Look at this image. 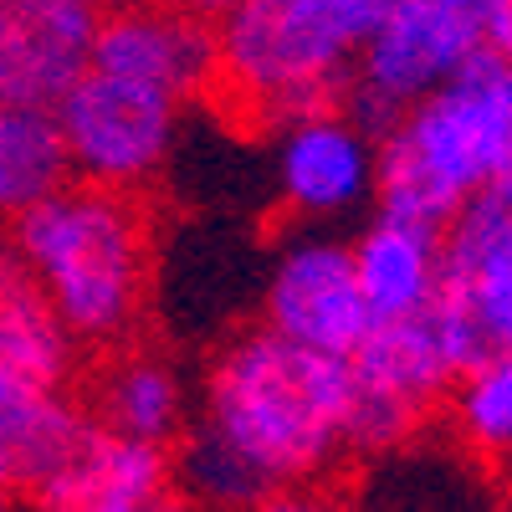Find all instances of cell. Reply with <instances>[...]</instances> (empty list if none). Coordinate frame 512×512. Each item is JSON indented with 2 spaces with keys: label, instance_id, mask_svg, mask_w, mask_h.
<instances>
[{
  "label": "cell",
  "instance_id": "cell-1",
  "mask_svg": "<svg viewBox=\"0 0 512 512\" xmlns=\"http://www.w3.org/2000/svg\"><path fill=\"white\" fill-rule=\"evenodd\" d=\"M349 405V364L297 349L256 323L210 359L195 425L272 492H297L349 456Z\"/></svg>",
  "mask_w": 512,
  "mask_h": 512
},
{
  "label": "cell",
  "instance_id": "cell-2",
  "mask_svg": "<svg viewBox=\"0 0 512 512\" xmlns=\"http://www.w3.org/2000/svg\"><path fill=\"white\" fill-rule=\"evenodd\" d=\"M374 144V210L446 236L466 200L512 175V62L477 52Z\"/></svg>",
  "mask_w": 512,
  "mask_h": 512
},
{
  "label": "cell",
  "instance_id": "cell-3",
  "mask_svg": "<svg viewBox=\"0 0 512 512\" xmlns=\"http://www.w3.org/2000/svg\"><path fill=\"white\" fill-rule=\"evenodd\" d=\"M6 231L77 344H123L139 328L149 297V226L134 195L67 180Z\"/></svg>",
  "mask_w": 512,
  "mask_h": 512
},
{
  "label": "cell",
  "instance_id": "cell-4",
  "mask_svg": "<svg viewBox=\"0 0 512 512\" xmlns=\"http://www.w3.org/2000/svg\"><path fill=\"white\" fill-rule=\"evenodd\" d=\"M390 0H241L216 21V93L256 123L344 108L359 47Z\"/></svg>",
  "mask_w": 512,
  "mask_h": 512
},
{
  "label": "cell",
  "instance_id": "cell-5",
  "mask_svg": "<svg viewBox=\"0 0 512 512\" xmlns=\"http://www.w3.org/2000/svg\"><path fill=\"white\" fill-rule=\"evenodd\" d=\"M487 52V0H390L359 47L344 113L364 134L390 128Z\"/></svg>",
  "mask_w": 512,
  "mask_h": 512
},
{
  "label": "cell",
  "instance_id": "cell-6",
  "mask_svg": "<svg viewBox=\"0 0 512 512\" xmlns=\"http://www.w3.org/2000/svg\"><path fill=\"white\" fill-rule=\"evenodd\" d=\"M180 108L185 103L159 88L88 67L52 108L72 180L139 195V185H149L175 149Z\"/></svg>",
  "mask_w": 512,
  "mask_h": 512
},
{
  "label": "cell",
  "instance_id": "cell-7",
  "mask_svg": "<svg viewBox=\"0 0 512 512\" xmlns=\"http://www.w3.org/2000/svg\"><path fill=\"white\" fill-rule=\"evenodd\" d=\"M262 328L287 338L297 349H313L323 359L349 364L364 333L374 328L369 303L354 277V256L344 241L303 236L292 241L262 292Z\"/></svg>",
  "mask_w": 512,
  "mask_h": 512
},
{
  "label": "cell",
  "instance_id": "cell-8",
  "mask_svg": "<svg viewBox=\"0 0 512 512\" xmlns=\"http://www.w3.org/2000/svg\"><path fill=\"white\" fill-rule=\"evenodd\" d=\"M88 67L134 77L175 103H190L216 88V26L164 6V0H128V6L98 16Z\"/></svg>",
  "mask_w": 512,
  "mask_h": 512
},
{
  "label": "cell",
  "instance_id": "cell-9",
  "mask_svg": "<svg viewBox=\"0 0 512 512\" xmlns=\"http://www.w3.org/2000/svg\"><path fill=\"white\" fill-rule=\"evenodd\" d=\"M36 512H180L175 456L164 446H144L113 436L108 425H88L67 461L31 492Z\"/></svg>",
  "mask_w": 512,
  "mask_h": 512
},
{
  "label": "cell",
  "instance_id": "cell-10",
  "mask_svg": "<svg viewBox=\"0 0 512 512\" xmlns=\"http://www.w3.org/2000/svg\"><path fill=\"white\" fill-rule=\"evenodd\" d=\"M374 134L344 113H308L277 134V195L297 221H338L374 195Z\"/></svg>",
  "mask_w": 512,
  "mask_h": 512
},
{
  "label": "cell",
  "instance_id": "cell-11",
  "mask_svg": "<svg viewBox=\"0 0 512 512\" xmlns=\"http://www.w3.org/2000/svg\"><path fill=\"white\" fill-rule=\"evenodd\" d=\"M93 36L88 0H0V103L52 113L88 72Z\"/></svg>",
  "mask_w": 512,
  "mask_h": 512
},
{
  "label": "cell",
  "instance_id": "cell-12",
  "mask_svg": "<svg viewBox=\"0 0 512 512\" xmlns=\"http://www.w3.org/2000/svg\"><path fill=\"white\" fill-rule=\"evenodd\" d=\"M349 256L374 323L420 313L446 277V236L415 221L379 216V210L359 231V241H349Z\"/></svg>",
  "mask_w": 512,
  "mask_h": 512
},
{
  "label": "cell",
  "instance_id": "cell-13",
  "mask_svg": "<svg viewBox=\"0 0 512 512\" xmlns=\"http://www.w3.org/2000/svg\"><path fill=\"white\" fill-rule=\"evenodd\" d=\"M0 364L26 390H41V395H67V379L77 364V338L62 328L52 303L41 297L11 231H0Z\"/></svg>",
  "mask_w": 512,
  "mask_h": 512
},
{
  "label": "cell",
  "instance_id": "cell-14",
  "mask_svg": "<svg viewBox=\"0 0 512 512\" xmlns=\"http://www.w3.org/2000/svg\"><path fill=\"white\" fill-rule=\"evenodd\" d=\"M98 425H108L113 436L144 441V446H175L185 431V384L175 364L149 354V349H128L123 359L108 364L98 384Z\"/></svg>",
  "mask_w": 512,
  "mask_h": 512
},
{
  "label": "cell",
  "instance_id": "cell-15",
  "mask_svg": "<svg viewBox=\"0 0 512 512\" xmlns=\"http://www.w3.org/2000/svg\"><path fill=\"white\" fill-rule=\"evenodd\" d=\"M72 180L57 118L41 108H6L0 103V221L26 216L31 205L57 195Z\"/></svg>",
  "mask_w": 512,
  "mask_h": 512
},
{
  "label": "cell",
  "instance_id": "cell-16",
  "mask_svg": "<svg viewBox=\"0 0 512 512\" xmlns=\"http://www.w3.org/2000/svg\"><path fill=\"white\" fill-rule=\"evenodd\" d=\"M461 441L487 461H512V354H492L456 379L446 400Z\"/></svg>",
  "mask_w": 512,
  "mask_h": 512
},
{
  "label": "cell",
  "instance_id": "cell-17",
  "mask_svg": "<svg viewBox=\"0 0 512 512\" xmlns=\"http://www.w3.org/2000/svg\"><path fill=\"white\" fill-rule=\"evenodd\" d=\"M507 241H512V175L492 180L456 210V221L446 226V272H466Z\"/></svg>",
  "mask_w": 512,
  "mask_h": 512
},
{
  "label": "cell",
  "instance_id": "cell-18",
  "mask_svg": "<svg viewBox=\"0 0 512 512\" xmlns=\"http://www.w3.org/2000/svg\"><path fill=\"white\" fill-rule=\"evenodd\" d=\"M446 277L466 292V303H472L492 354H512V241L487 251L466 272H446Z\"/></svg>",
  "mask_w": 512,
  "mask_h": 512
},
{
  "label": "cell",
  "instance_id": "cell-19",
  "mask_svg": "<svg viewBox=\"0 0 512 512\" xmlns=\"http://www.w3.org/2000/svg\"><path fill=\"white\" fill-rule=\"evenodd\" d=\"M487 52L512 62V0H487Z\"/></svg>",
  "mask_w": 512,
  "mask_h": 512
},
{
  "label": "cell",
  "instance_id": "cell-20",
  "mask_svg": "<svg viewBox=\"0 0 512 512\" xmlns=\"http://www.w3.org/2000/svg\"><path fill=\"white\" fill-rule=\"evenodd\" d=\"M164 6H175V11H185V16H195V21H210L216 26L221 16H231L241 0H164Z\"/></svg>",
  "mask_w": 512,
  "mask_h": 512
},
{
  "label": "cell",
  "instance_id": "cell-21",
  "mask_svg": "<svg viewBox=\"0 0 512 512\" xmlns=\"http://www.w3.org/2000/svg\"><path fill=\"white\" fill-rule=\"evenodd\" d=\"M246 512H328V507L313 502V497H303V492H272L267 502H256V507H246Z\"/></svg>",
  "mask_w": 512,
  "mask_h": 512
},
{
  "label": "cell",
  "instance_id": "cell-22",
  "mask_svg": "<svg viewBox=\"0 0 512 512\" xmlns=\"http://www.w3.org/2000/svg\"><path fill=\"white\" fill-rule=\"evenodd\" d=\"M21 395H41V390H26V384L0 364V405H11V400H21Z\"/></svg>",
  "mask_w": 512,
  "mask_h": 512
},
{
  "label": "cell",
  "instance_id": "cell-23",
  "mask_svg": "<svg viewBox=\"0 0 512 512\" xmlns=\"http://www.w3.org/2000/svg\"><path fill=\"white\" fill-rule=\"evenodd\" d=\"M88 6L103 16V11H118V6H128V0H88Z\"/></svg>",
  "mask_w": 512,
  "mask_h": 512
},
{
  "label": "cell",
  "instance_id": "cell-24",
  "mask_svg": "<svg viewBox=\"0 0 512 512\" xmlns=\"http://www.w3.org/2000/svg\"><path fill=\"white\" fill-rule=\"evenodd\" d=\"M6 502H11V497H6V492H0V512H6Z\"/></svg>",
  "mask_w": 512,
  "mask_h": 512
},
{
  "label": "cell",
  "instance_id": "cell-25",
  "mask_svg": "<svg viewBox=\"0 0 512 512\" xmlns=\"http://www.w3.org/2000/svg\"><path fill=\"white\" fill-rule=\"evenodd\" d=\"M180 512H190V507H180Z\"/></svg>",
  "mask_w": 512,
  "mask_h": 512
}]
</instances>
